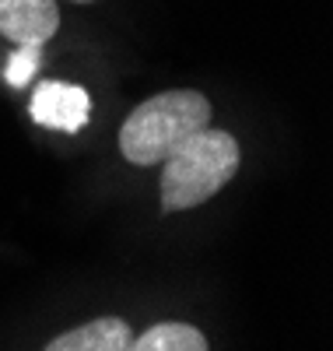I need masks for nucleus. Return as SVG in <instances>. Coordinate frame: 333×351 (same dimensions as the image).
Wrapping results in <instances>:
<instances>
[{
    "mask_svg": "<svg viewBox=\"0 0 333 351\" xmlns=\"http://www.w3.org/2000/svg\"><path fill=\"white\" fill-rule=\"evenodd\" d=\"M204 127H210V102L200 92L175 88L140 102L127 116L119 130V152L130 165H155Z\"/></svg>",
    "mask_w": 333,
    "mask_h": 351,
    "instance_id": "obj_1",
    "label": "nucleus"
},
{
    "mask_svg": "<svg viewBox=\"0 0 333 351\" xmlns=\"http://www.w3.org/2000/svg\"><path fill=\"white\" fill-rule=\"evenodd\" d=\"M162 208L190 211L225 190L238 172V144L228 130L204 127L162 162Z\"/></svg>",
    "mask_w": 333,
    "mask_h": 351,
    "instance_id": "obj_2",
    "label": "nucleus"
},
{
    "mask_svg": "<svg viewBox=\"0 0 333 351\" xmlns=\"http://www.w3.org/2000/svg\"><path fill=\"white\" fill-rule=\"evenodd\" d=\"M32 120L46 130H60V134H77L92 120V99L84 88L67 84V81H42L32 92Z\"/></svg>",
    "mask_w": 333,
    "mask_h": 351,
    "instance_id": "obj_3",
    "label": "nucleus"
},
{
    "mask_svg": "<svg viewBox=\"0 0 333 351\" xmlns=\"http://www.w3.org/2000/svg\"><path fill=\"white\" fill-rule=\"evenodd\" d=\"M60 28L56 0H0V36L18 46H42Z\"/></svg>",
    "mask_w": 333,
    "mask_h": 351,
    "instance_id": "obj_4",
    "label": "nucleus"
},
{
    "mask_svg": "<svg viewBox=\"0 0 333 351\" xmlns=\"http://www.w3.org/2000/svg\"><path fill=\"white\" fill-rule=\"evenodd\" d=\"M134 341V330L119 316H99L88 324L60 334L46 344V351H127Z\"/></svg>",
    "mask_w": 333,
    "mask_h": 351,
    "instance_id": "obj_5",
    "label": "nucleus"
},
{
    "mask_svg": "<svg viewBox=\"0 0 333 351\" xmlns=\"http://www.w3.org/2000/svg\"><path fill=\"white\" fill-rule=\"evenodd\" d=\"M127 351H210L207 337L190 324H155L130 341Z\"/></svg>",
    "mask_w": 333,
    "mask_h": 351,
    "instance_id": "obj_6",
    "label": "nucleus"
},
{
    "mask_svg": "<svg viewBox=\"0 0 333 351\" xmlns=\"http://www.w3.org/2000/svg\"><path fill=\"white\" fill-rule=\"evenodd\" d=\"M39 60H42V46H21L8 60V67H4L8 84L11 88H25L28 81H32V74L39 71Z\"/></svg>",
    "mask_w": 333,
    "mask_h": 351,
    "instance_id": "obj_7",
    "label": "nucleus"
},
{
    "mask_svg": "<svg viewBox=\"0 0 333 351\" xmlns=\"http://www.w3.org/2000/svg\"><path fill=\"white\" fill-rule=\"evenodd\" d=\"M74 4H95V0H74Z\"/></svg>",
    "mask_w": 333,
    "mask_h": 351,
    "instance_id": "obj_8",
    "label": "nucleus"
}]
</instances>
